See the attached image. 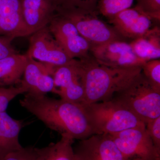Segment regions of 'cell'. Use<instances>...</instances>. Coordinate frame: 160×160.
Listing matches in <instances>:
<instances>
[{"label":"cell","mask_w":160,"mask_h":160,"mask_svg":"<svg viewBox=\"0 0 160 160\" xmlns=\"http://www.w3.org/2000/svg\"><path fill=\"white\" fill-rule=\"evenodd\" d=\"M19 102L22 107L61 135L81 140L94 134L82 105L28 92Z\"/></svg>","instance_id":"1"},{"label":"cell","mask_w":160,"mask_h":160,"mask_svg":"<svg viewBox=\"0 0 160 160\" xmlns=\"http://www.w3.org/2000/svg\"><path fill=\"white\" fill-rule=\"evenodd\" d=\"M78 59L85 91L82 105L111 100L142 72L141 66L114 67L102 65L89 54Z\"/></svg>","instance_id":"2"},{"label":"cell","mask_w":160,"mask_h":160,"mask_svg":"<svg viewBox=\"0 0 160 160\" xmlns=\"http://www.w3.org/2000/svg\"><path fill=\"white\" fill-rule=\"evenodd\" d=\"M94 134H112L145 123L126 107L111 99L83 105Z\"/></svg>","instance_id":"3"},{"label":"cell","mask_w":160,"mask_h":160,"mask_svg":"<svg viewBox=\"0 0 160 160\" xmlns=\"http://www.w3.org/2000/svg\"><path fill=\"white\" fill-rule=\"evenodd\" d=\"M111 99L133 112L145 124L160 117V92L152 87L142 72Z\"/></svg>","instance_id":"4"},{"label":"cell","mask_w":160,"mask_h":160,"mask_svg":"<svg viewBox=\"0 0 160 160\" xmlns=\"http://www.w3.org/2000/svg\"><path fill=\"white\" fill-rule=\"evenodd\" d=\"M55 13L66 18L72 22L80 35L87 40L90 45L123 41V37L113 27L98 18V13L73 9H56Z\"/></svg>","instance_id":"5"},{"label":"cell","mask_w":160,"mask_h":160,"mask_svg":"<svg viewBox=\"0 0 160 160\" xmlns=\"http://www.w3.org/2000/svg\"><path fill=\"white\" fill-rule=\"evenodd\" d=\"M109 135L126 160H160L146 126Z\"/></svg>","instance_id":"6"},{"label":"cell","mask_w":160,"mask_h":160,"mask_svg":"<svg viewBox=\"0 0 160 160\" xmlns=\"http://www.w3.org/2000/svg\"><path fill=\"white\" fill-rule=\"evenodd\" d=\"M48 27L57 42L72 59L83 58L89 55L90 43L80 35L69 19L55 13Z\"/></svg>","instance_id":"7"},{"label":"cell","mask_w":160,"mask_h":160,"mask_svg":"<svg viewBox=\"0 0 160 160\" xmlns=\"http://www.w3.org/2000/svg\"><path fill=\"white\" fill-rule=\"evenodd\" d=\"M26 54L36 61L54 67L66 65L72 60L57 42L48 26L31 35Z\"/></svg>","instance_id":"8"},{"label":"cell","mask_w":160,"mask_h":160,"mask_svg":"<svg viewBox=\"0 0 160 160\" xmlns=\"http://www.w3.org/2000/svg\"><path fill=\"white\" fill-rule=\"evenodd\" d=\"M52 76L54 81L55 94L62 99L83 105L85 91L78 59H72L63 66H52Z\"/></svg>","instance_id":"9"},{"label":"cell","mask_w":160,"mask_h":160,"mask_svg":"<svg viewBox=\"0 0 160 160\" xmlns=\"http://www.w3.org/2000/svg\"><path fill=\"white\" fill-rule=\"evenodd\" d=\"M89 52L98 62L110 67H142L145 63L134 54L130 44L124 41L90 45Z\"/></svg>","instance_id":"10"},{"label":"cell","mask_w":160,"mask_h":160,"mask_svg":"<svg viewBox=\"0 0 160 160\" xmlns=\"http://www.w3.org/2000/svg\"><path fill=\"white\" fill-rule=\"evenodd\" d=\"M73 151L76 160H126L108 134H93L80 140Z\"/></svg>","instance_id":"11"},{"label":"cell","mask_w":160,"mask_h":160,"mask_svg":"<svg viewBox=\"0 0 160 160\" xmlns=\"http://www.w3.org/2000/svg\"><path fill=\"white\" fill-rule=\"evenodd\" d=\"M52 66L28 57L21 82L27 89V92L41 95L48 92L55 93L54 81L52 76Z\"/></svg>","instance_id":"12"},{"label":"cell","mask_w":160,"mask_h":160,"mask_svg":"<svg viewBox=\"0 0 160 160\" xmlns=\"http://www.w3.org/2000/svg\"><path fill=\"white\" fill-rule=\"evenodd\" d=\"M23 21L29 36L49 25L55 14L53 0H21Z\"/></svg>","instance_id":"13"},{"label":"cell","mask_w":160,"mask_h":160,"mask_svg":"<svg viewBox=\"0 0 160 160\" xmlns=\"http://www.w3.org/2000/svg\"><path fill=\"white\" fill-rule=\"evenodd\" d=\"M0 35L12 40L29 36L23 20L21 0H0Z\"/></svg>","instance_id":"14"},{"label":"cell","mask_w":160,"mask_h":160,"mask_svg":"<svg viewBox=\"0 0 160 160\" xmlns=\"http://www.w3.org/2000/svg\"><path fill=\"white\" fill-rule=\"evenodd\" d=\"M23 126V121L12 118L6 111L0 112V160L22 149L19 135Z\"/></svg>","instance_id":"15"},{"label":"cell","mask_w":160,"mask_h":160,"mask_svg":"<svg viewBox=\"0 0 160 160\" xmlns=\"http://www.w3.org/2000/svg\"><path fill=\"white\" fill-rule=\"evenodd\" d=\"M129 44L133 53L143 62L160 59L159 27H152L145 34L133 39Z\"/></svg>","instance_id":"16"},{"label":"cell","mask_w":160,"mask_h":160,"mask_svg":"<svg viewBox=\"0 0 160 160\" xmlns=\"http://www.w3.org/2000/svg\"><path fill=\"white\" fill-rule=\"evenodd\" d=\"M27 60L26 54L18 53L0 59V87L20 84Z\"/></svg>","instance_id":"17"},{"label":"cell","mask_w":160,"mask_h":160,"mask_svg":"<svg viewBox=\"0 0 160 160\" xmlns=\"http://www.w3.org/2000/svg\"><path fill=\"white\" fill-rule=\"evenodd\" d=\"M57 142L42 148H37L35 160H76L72 145L74 139L68 135H62Z\"/></svg>","instance_id":"18"},{"label":"cell","mask_w":160,"mask_h":160,"mask_svg":"<svg viewBox=\"0 0 160 160\" xmlns=\"http://www.w3.org/2000/svg\"><path fill=\"white\" fill-rule=\"evenodd\" d=\"M134 0H99L98 12L104 17H111L124 9L131 8Z\"/></svg>","instance_id":"19"},{"label":"cell","mask_w":160,"mask_h":160,"mask_svg":"<svg viewBox=\"0 0 160 160\" xmlns=\"http://www.w3.org/2000/svg\"><path fill=\"white\" fill-rule=\"evenodd\" d=\"M55 9H78L91 12H98L99 0H53Z\"/></svg>","instance_id":"20"},{"label":"cell","mask_w":160,"mask_h":160,"mask_svg":"<svg viewBox=\"0 0 160 160\" xmlns=\"http://www.w3.org/2000/svg\"><path fill=\"white\" fill-rule=\"evenodd\" d=\"M142 73L152 87L160 92V60H151L142 66Z\"/></svg>","instance_id":"21"},{"label":"cell","mask_w":160,"mask_h":160,"mask_svg":"<svg viewBox=\"0 0 160 160\" xmlns=\"http://www.w3.org/2000/svg\"><path fill=\"white\" fill-rule=\"evenodd\" d=\"M27 92V89L21 83L15 86L0 87V112L6 111L9 103L15 98Z\"/></svg>","instance_id":"22"},{"label":"cell","mask_w":160,"mask_h":160,"mask_svg":"<svg viewBox=\"0 0 160 160\" xmlns=\"http://www.w3.org/2000/svg\"><path fill=\"white\" fill-rule=\"evenodd\" d=\"M136 7L144 13L159 22L160 0H136Z\"/></svg>","instance_id":"23"},{"label":"cell","mask_w":160,"mask_h":160,"mask_svg":"<svg viewBox=\"0 0 160 160\" xmlns=\"http://www.w3.org/2000/svg\"><path fill=\"white\" fill-rule=\"evenodd\" d=\"M146 127L155 148L160 152V117L147 122Z\"/></svg>","instance_id":"24"},{"label":"cell","mask_w":160,"mask_h":160,"mask_svg":"<svg viewBox=\"0 0 160 160\" xmlns=\"http://www.w3.org/2000/svg\"><path fill=\"white\" fill-rule=\"evenodd\" d=\"M36 156L37 148L28 146L12 152L8 155L4 160H35Z\"/></svg>","instance_id":"25"},{"label":"cell","mask_w":160,"mask_h":160,"mask_svg":"<svg viewBox=\"0 0 160 160\" xmlns=\"http://www.w3.org/2000/svg\"><path fill=\"white\" fill-rule=\"evenodd\" d=\"M12 39L0 35V59L17 52L12 46Z\"/></svg>","instance_id":"26"},{"label":"cell","mask_w":160,"mask_h":160,"mask_svg":"<svg viewBox=\"0 0 160 160\" xmlns=\"http://www.w3.org/2000/svg\"></svg>","instance_id":"27"}]
</instances>
